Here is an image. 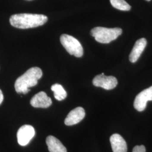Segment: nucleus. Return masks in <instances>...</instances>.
Returning <instances> with one entry per match:
<instances>
[{
	"label": "nucleus",
	"mask_w": 152,
	"mask_h": 152,
	"mask_svg": "<svg viewBox=\"0 0 152 152\" xmlns=\"http://www.w3.org/2000/svg\"><path fill=\"white\" fill-rule=\"evenodd\" d=\"M48 17L41 14H18L10 18L11 26L19 29L37 27L44 25L48 21Z\"/></svg>",
	"instance_id": "nucleus-1"
},
{
	"label": "nucleus",
	"mask_w": 152,
	"mask_h": 152,
	"mask_svg": "<svg viewBox=\"0 0 152 152\" xmlns=\"http://www.w3.org/2000/svg\"><path fill=\"white\" fill-rule=\"evenodd\" d=\"M42 76V70L38 67L29 69L22 76L17 78L15 89L18 93L26 94L30 91L29 88L36 86Z\"/></svg>",
	"instance_id": "nucleus-2"
},
{
	"label": "nucleus",
	"mask_w": 152,
	"mask_h": 152,
	"mask_svg": "<svg viewBox=\"0 0 152 152\" xmlns=\"http://www.w3.org/2000/svg\"><path fill=\"white\" fill-rule=\"evenodd\" d=\"M122 33L120 28H94L91 31V34L95 40L102 44H109L118 38Z\"/></svg>",
	"instance_id": "nucleus-3"
},
{
	"label": "nucleus",
	"mask_w": 152,
	"mask_h": 152,
	"mask_svg": "<svg viewBox=\"0 0 152 152\" xmlns=\"http://www.w3.org/2000/svg\"><path fill=\"white\" fill-rule=\"evenodd\" d=\"M60 39L61 44L69 54L77 58L82 56L83 54V48L76 38L70 35L63 34L60 36Z\"/></svg>",
	"instance_id": "nucleus-4"
},
{
	"label": "nucleus",
	"mask_w": 152,
	"mask_h": 152,
	"mask_svg": "<svg viewBox=\"0 0 152 152\" xmlns=\"http://www.w3.org/2000/svg\"><path fill=\"white\" fill-rule=\"evenodd\" d=\"M93 85L96 87H102L105 90L113 89L118 84L117 80L113 76H105L104 73L98 75L92 80Z\"/></svg>",
	"instance_id": "nucleus-5"
},
{
	"label": "nucleus",
	"mask_w": 152,
	"mask_h": 152,
	"mask_svg": "<svg viewBox=\"0 0 152 152\" xmlns=\"http://www.w3.org/2000/svg\"><path fill=\"white\" fill-rule=\"evenodd\" d=\"M35 135V130L32 126L26 125L22 126L17 132L18 142L19 145L25 146Z\"/></svg>",
	"instance_id": "nucleus-6"
},
{
	"label": "nucleus",
	"mask_w": 152,
	"mask_h": 152,
	"mask_svg": "<svg viewBox=\"0 0 152 152\" xmlns=\"http://www.w3.org/2000/svg\"><path fill=\"white\" fill-rule=\"evenodd\" d=\"M148 101H152V86L142 91L136 96L134 103V108L137 111L142 112L146 108Z\"/></svg>",
	"instance_id": "nucleus-7"
},
{
	"label": "nucleus",
	"mask_w": 152,
	"mask_h": 152,
	"mask_svg": "<svg viewBox=\"0 0 152 152\" xmlns=\"http://www.w3.org/2000/svg\"><path fill=\"white\" fill-rule=\"evenodd\" d=\"M30 103L34 108H47L51 105L52 100L45 92L41 91L32 98Z\"/></svg>",
	"instance_id": "nucleus-8"
},
{
	"label": "nucleus",
	"mask_w": 152,
	"mask_h": 152,
	"mask_svg": "<svg viewBox=\"0 0 152 152\" xmlns=\"http://www.w3.org/2000/svg\"><path fill=\"white\" fill-rule=\"evenodd\" d=\"M85 117V111L82 107H77L73 109L68 114L64 121V123L67 126L76 125L84 118Z\"/></svg>",
	"instance_id": "nucleus-9"
},
{
	"label": "nucleus",
	"mask_w": 152,
	"mask_h": 152,
	"mask_svg": "<svg viewBox=\"0 0 152 152\" xmlns=\"http://www.w3.org/2000/svg\"><path fill=\"white\" fill-rule=\"evenodd\" d=\"M147 44L145 38H140L136 41L129 56V59L131 63H134L137 61L145 48Z\"/></svg>",
	"instance_id": "nucleus-10"
},
{
	"label": "nucleus",
	"mask_w": 152,
	"mask_h": 152,
	"mask_svg": "<svg viewBox=\"0 0 152 152\" xmlns=\"http://www.w3.org/2000/svg\"><path fill=\"white\" fill-rule=\"evenodd\" d=\"M110 142L113 152H127V143L124 139L118 134H114L110 137Z\"/></svg>",
	"instance_id": "nucleus-11"
},
{
	"label": "nucleus",
	"mask_w": 152,
	"mask_h": 152,
	"mask_svg": "<svg viewBox=\"0 0 152 152\" xmlns=\"http://www.w3.org/2000/svg\"><path fill=\"white\" fill-rule=\"evenodd\" d=\"M46 144L50 152H66V149L63 144L53 136H49L46 138Z\"/></svg>",
	"instance_id": "nucleus-12"
},
{
	"label": "nucleus",
	"mask_w": 152,
	"mask_h": 152,
	"mask_svg": "<svg viewBox=\"0 0 152 152\" xmlns=\"http://www.w3.org/2000/svg\"><path fill=\"white\" fill-rule=\"evenodd\" d=\"M51 89L54 92L55 98L59 101L65 99L67 96L66 91L60 84L56 83L53 85L51 87Z\"/></svg>",
	"instance_id": "nucleus-13"
},
{
	"label": "nucleus",
	"mask_w": 152,
	"mask_h": 152,
	"mask_svg": "<svg viewBox=\"0 0 152 152\" xmlns=\"http://www.w3.org/2000/svg\"><path fill=\"white\" fill-rule=\"evenodd\" d=\"M111 5L114 8L122 11H129L131 6L125 0H110Z\"/></svg>",
	"instance_id": "nucleus-14"
},
{
	"label": "nucleus",
	"mask_w": 152,
	"mask_h": 152,
	"mask_svg": "<svg viewBox=\"0 0 152 152\" xmlns=\"http://www.w3.org/2000/svg\"><path fill=\"white\" fill-rule=\"evenodd\" d=\"M132 152H146L145 147L144 145H136L133 148Z\"/></svg>",
	"instance_id": "nucleus-15"
},
{
	"label": "nucleus",
	"mask_w": 152,
	"mask_h": 152,
	"mask_svg": "<svg viewBox=\"0 0 152 152\" xmlns=\"http://www.w3.org/2000/svg\"><path fill=\"white\" fill-rule=\"evenodd\" d=\"M3 100H4V95L0 89V104L2 103Z\"/></svg>",
	"instance_id": "nucleus-16"
},
{
	"label": "nucleus",
	"mask_w": 152,
	"mask_h": 152,
	"mask_svg": "<svg viewBox=\"0 0 152 152\" xmlns=\"http://www.w3.org/2000/svg\"><path fill=\"white\" fill-rule=\"evenodd\" d=\"M147 1H151V0H146Z\"/></svg>",
	"instance_id": "nucleus-17"
}]
</instances>
